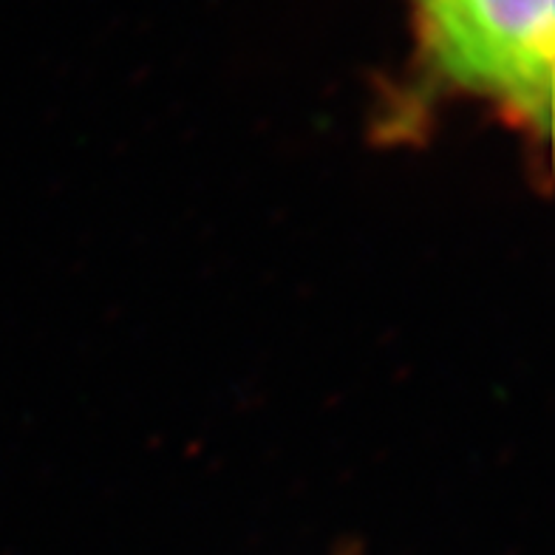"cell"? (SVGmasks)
<instances>
[{
    "mask_svg": "<svg viewBox=\"0 0 555 555\" xmlns=\"http://www.w3.org/2000/svg\"><path fill=\"white\" fill-rule=\"evenodd\" d=\"M420 43L437 72L516 122L550 133L553 0H411Z\"/></svg>",
    "mask_w": 555,
    "mask_h": 555,
    "instance_id": "obj_1",
    "label": "cell"
}]
</instances>
